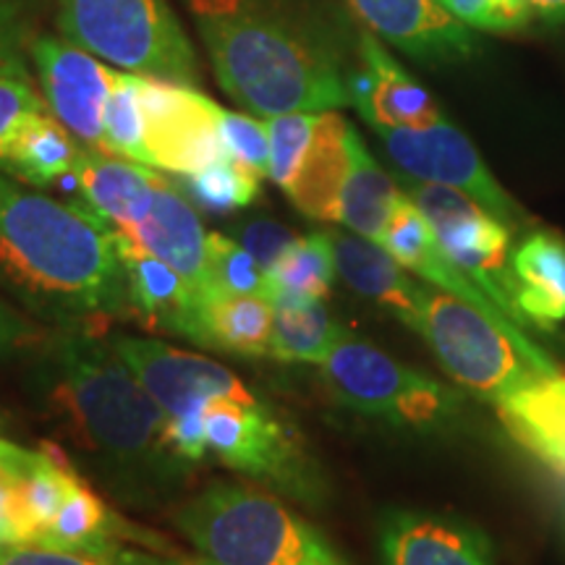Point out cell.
<instances>
[{
	"label": "cell",
	"instance_id": "cell-1",
	"mask_svg": "<svg viewBox=\"0 0 565 565\" xmlns=\"http://www.w3.org/2000/svg\"><path fill=\"white\" fill-rule=\"evenodd\" d=\"M0 280L38 312L89 322L134 315L118 228L0 173Z\"/></svg>",
	"mask_w": 565,
	"mask_h": 565
},
{
	"label": "cell",
	"instance_id": "cell-2",
	"mask_svg": "<svg viewBox=\"0 0 565 565\" xmlns=\"http://www.w3.org/2000/svg\"><path fill=\"white\" fill-rule=\"evenodd\" d=\"M217 82L259 118L351 105L349 84L317 42L254 0H189Z\"/></svg>",
	"mask_w": 565,
	"mask_h": 565
},
{
	"label": "cell",
	"instance_id": "cell-3",
	"mask_svg": "<svg viewBox=\"0 0 565 565\" xmlns=\"http://www.w3.org/2000/svg\"><path fill=\"white\" fill-rule=\"evenodd\" d=\"M55 406L74 440L113 463L166 461L168 416L145 391L121 353L95 335L68 333L55 343Z\"/></svg>",
	"mask_w": 565,
	"mask_h": 565
},
{
	"label": "cell",
	"instance_id": "cell-4",
	"mask_svg": "<svg viewBox=\"0 0 565 565\" xmlns=\"http://www.w3.org/2000/svg\"><path fill=\"white\" fill-rule=\"evenodd\" d=\"M414 333L424 338L458 387L479 395L498 412L563 377L545 349L524 330L494 320L475 303L429 282Z\"/></svg>",
	"mask_w": 565,
	"mask_h": 565
},
{
	"label": "cell",
	"instance_id": "cell-5",
	"mask_svg": "<svg viewBox=\"0 0 565 565\" xmlns=\"http://www.w3.org/2000/svg\"><path fill=\"white\" fill-rule=\"evenodd\" d=\"M173 524L217 565H338L333 547L278 498L249 484H212L173 513Z\"/></svg>",
	"mask_w": 565,
	"mask_h": 565
},
{
	"label": "cell",
	"instance_id": "cell-6",
	"mask_svg": "<svg viewBox=\"0 0 565 565\" xmlns=\"http://www.w3.org/2000/svg\"><path fill=\"white\" fill-rule=\"evenodd\" d=\"M58 30L116 68L196 82V53L166 0H58Z\"/></svg>",
	"mask_w": 565,
	"mask_h": 565
},
{
	"label": "cell",
	"instance_id": "cell-7",
	"mask_svg": "<svg viewBox=\"0 0 565 565\" xmlns=\"http://www.w3.org/2000/svg\"><path fill=\"white\" fill-rule=\"evenodd\" d=\"M330 391L353 412L393 427L435 433L463 412V395L345 333L320 364Z\"/></svg>",
	"mask_w": 565,
	"mask_h": 565
},
{
	"label": "cell",
	"instance_id": "cell-8",
	"mask_svg": "<svg viewBox=\"0 0 565 565\" xmlns=\"http://www.w3.org/2000/svg\"><path fill=\"white\" fill-rule=\"evenodd\" d=\"M404 194L422 210L427 223L433 225L437 244L443 246L445 257L461 270L466 278L477 282L490 296L494 307L508 320L529 330L513 301V228L492 215L469 194L437 183H424L404 175L401 179Z\"/></svg>",
	"mask_w": 565,
	"mask_h": 565
},
{
	"label": "cell",
	"instance_id": "cell-9",
	"mask_svg": "<svg viewBox=\"0 0 565 565\" xmlns=\"http://www.w3.org/2000/svg\"><path fill=\"white\" fill-rule=\"evenodd\" d=\"M207 450L231 469L273 484L301 503H322L324 482L303 443L265 404L212 401L204 408Z\"/></svg>",
	"mask_w": 565,
	"mask_h": 565
},
{
	"label": "cell",
	"instance_id": "cell-10",
	"mask_svg": "<svg viewBox=\"0 0 565 565\" xmlns=\"http://www.w3.org/2000/svg\"><path fill=\"white\" fill-rule=\"evenodd\" d=\"M372 131L408 179L458 189L511 225L513 231L526 225L524 207L500 186L469 137L445 118L424 129L372 126Z\"/></svg>",
	"mask_w": 565,
	"mask_h": 565
},
{
	"label": "cell",
	"instance_id": "cell-11",
	"mask_svg": "<svg viewBox=\"0 0 565 565\" xmlns=\"http://www.w3.org/2000/svg\"><path fill=\"white\" fill-rule=\"evenodd\" d=\"M145 147L152 168L166 173L194 175L228 158L217 113L221 105L194 87L158 76H139Z\"/></svg>",
	"mask_w": 565,
	"mask_h": 565
},
{
	"label": "cell",
	"instance_id": "cell-12",
	"mask_svg": "<svg viewBox=\"0 0 565 565\" xmlns=\"http://www.w3.org/2000/svg\"><path fill=\"white\" fill-rule=\"evenodd\" d=\"M113 349L121 353L124 362L137 374L145 391L158 401L166 416L202 414L212 401H236L244 406L259 404L236 374L200 353L131 335L113 338Z\"/></svg>",
	"mask_w": 565,
	"mask_h": 565
},
{
	"label": "cell",
	"instance_id": "cell-13",
	"mask_svg": "<svg viewBox=\"0 0 565 565\" xmlns=\"http://www.w3.org/2000/svg\"><path fill=\"white\" fill-rule=\"evenodd\" d=\"M32 61L38 66L47 110L89 150H105V105L116 79V68L82 51L66 38L32 40Z\"/></svg>",
	"mask_w": 565,
	"mask_h": 565
},
{
	"label": "cell",
	"instance_id": "cell-14",
	"mask_svg": "<svg viewBox=\"0 0 565 565\" xmlns=\"http://www.w3.org/2000/svg\"><path fill=\"white\" fill-rule=\"evenodd\" d=\"M374 38L424 63L469 58L477 51L471 26L437 0H345Z\"/></svg>",
	"mask_w": 565,
	"mask_h": 565
},
{
	"label": "cell",
	"instance_id": "cell-15",
	"mask_svg": "<svg viewBox=\"0 0 565 565\" xmlns=\"http://www.w3.org/2000/svg\"><path fill=\"white\" fill-rule=\"evenodd\" d=\"M380 565H498L484 532L429 511H391L377 529Z\"/></svg>",
	"mask_w": 565,
	"mask_h": 565
},
{
	"label": "cell",
	"instance_id": "cell-16",
	"mask_svg": "<svg viewBox=\"0 0 565 565\" xmlns=\"http://www.w3.org/2000/svg\"><path fill=\"white\" fill-rule=\"evenodd\" d=\"M362 68L345 76L351 105L362 113L370 126H393V129H424L443 118L429 92L406 74L393 55L383 47V40L372 32L362 34Z\"/></svg>",
	"mask_w": 565,
	"mask_h": 565
},
{
	"label": "cell",
	"instance_id": "cell-17",
	"mask_svg": "<svg viewBox=\"0 0 565 565\" xmlns=\"http://www.w3.org/2000/svg\"><path fill=\"white\" fill-rule=\"evenodd\" d=\"M333 244L335 273L356 294L377 301L408 328H416L427 282L412 275L383 244L359 236L353 231H328Z\"/></svg>",
	"mask_w": 565,
	"mask_h": 565
},
{
	"label": "cell",
	"instance_id": "cell-18",
	"mask_svg": "<svg viewBox=\"0 0 565 565\" xmlns=\"http://www.w3.org/2000/svg\"><path fill=\"white\" fill-rule=\"evenodd\" d=\"M126 236L207 296V233L194 204L173 183L162 179L147 217Z\"/></svg>",
	"mask_w": 565,
	"mask_h": 565
},
{
	"label": "cell",
	"instance_id": "cell-19",
	"mask_svg": "<svg viewBox=\"0 0 565 565\" xmlns=\"http://www.w3.org/2000/svg\"><path fill=\"white\" fill-rule=\"evenodd\" d=\"M118 252H121L126 282H129L134 315L145 320L147 328L171 330L183 338L192 335L204 301L200 288L175 273L171 265L134 244L121 231H118Z\"/></svg>",
	"mask_w": 565,
	"mask_h": 565
},
{
	"label": "cell",
	"instance_id": "cell-20",
	"mask_svg": "<svg viewBox=\"0 0 565 565\" xmlns=\"http://www.w3.org/2000/svg\"><path fill=\"white\" fill-rule=\"evenodd\" d=\"M351 137L353 126L343 116H338L335 110L320 113L315 137L299 168L282 186L301 215L322 223H338L341 192L351 166Z\"/></svg>",
	"mask_w": 565,
	"mask_h": 565
},
{
	"label": "cell",
	"instance_id": "cell-21",
	"mask_svg": "<svg viewBox=\"0 0 565 565\" xmlns=\"http://www.w3.org/2000/svg\"><path fill=\"white\" fill-rule=\"evenodd\" d=\"M513 301L532 330L550 333L565 322V242L534 231L513 246Z\"/></svg>",
	"mask_w": 565,
	"mask_h": 565
},
{
	"label": "cell",
	"instance_id": "cell-22",
	"mask_svg": "<svg viewBox=\"0 0 565 565\" xmlns=\"http://www.w3.org/2000/svg\"><path fill=\"white\" fill-rule=\"evenodd\" d=\"M74 175L89 207L124 233L145 221L162 183L150 166L95 150L82 152Z\"/></svg>",
	"mask_w": 565,
	"mask_h": 565
},
{
	"label": "cell",
	"instance_id": "cell-23",
	"mask_svg": "<svg viewBox=\"0 0 565 565\" xmlns=\"http://www.w3.org/2000/svg\"><path fill=\"white\" fill-rule=\"evenodd\" d=\"M273 317V301L259 296H204L189 341L238 356H265Z\"/></svg>",
	"mask_w": 565,
	"mask_h": 565
},
{
	"label": "cell",
	"instance_id": "cell-24",
	"mask_svg": "<svg viewBox=\"0 0 565 565\" xmlns=\"http://www.w3.org/2000/svg\"><path fill=\"white\" fill-rule=\"evenodd\" d=\"M82 152L74 134L51 110H42L21 126L0 168L30 186L45 189L63 175H74Z\"/></svg>",
	"mask_w": 565,
	"mask_h": 565
},
{
	"label": "cell",
	"instance_id": "cell-25",
	"mask_svg": "<svg viewBox=\"0 0 565 565\" xmlns=\"http://www.w3.org/2000/svg\"><path fill=\"white\" fill-rule=\"evenodd\" d=\"M498 414L513 440L545 466L565 503V401L557 393V380L521 395Z\"/></svg>",
	"mask_w": 565,
	"mask_h": 565
},
{
	"label": "cell",
	"instance_id": "cell-26",
	"mask_svg": "<svg viewBox=\"0 0 565 565\" xmlns=\"http://www.w3.org/2000/svg\"><path fill=\"white\" fill-rule=\"evenodd\" d=\"M270 356L280 362L322 364L341 343L345 330L317 299L280 291L273 301Z\"/></svg>",
	"mask_w": 565,
	"mask_h": 565
},
{
	"label": "cell",
	"instance_id": "cell-27",
	"mask_svg": "<svg viewBox=\"0 0 565 565\" xmlns=\"http://www.w3.org/2000/svg\"><path fill=\"white\" fill-rule=\"evenodd\" d=\"M398 196L401 189L395 186L391 175L377 166V160L372 158L370 150L364 147L362 137L353 129L351 166L341 192L338 223H341L345 231H353L359 233V236L380 242Z\"/></svg>",
	"mask_w": 565,
	"mask_h": 565
},
{
	"label": "cell",
	"instance_id": "cell-28",
	"mask_svg": "<svg viewBox=\"0 0 565 565\" xmlns=\"http://www.w3.org/2000/svg\"><path fill=\"white\" fill-rule=\"evenodd\" d=\"M273 278L286 294L317 301L328 299L333 291V280L338 278L328 231L296 236L294 244L278 259V265L273 267Z\"/></svg>",
	"mask_w": 565,
	"mask_h": 565
},
{
	"label": "cell",
	"instance_id": "cell-29",
	"mask_svg": "<svg viewBox=\"0 0 565 565\" xmlns=\"http://www.w3.org/2000/svg\"><path fill=\"white\" fill-rule=\"evenodd\" d=\"M278 294L273 275L242 244L223 233H207V296H259L275 301Z\"/></svg>",
	"mask_w": 565,
	"mask_h": 565
},
{
	"label": "cell",
	"instance_id": "cell-30",
	"mask_svg": "<svg viewBox=\"0 0 565 565\" xmlns=\"http://www.w3.org/2000/svg\"><path fill=\"white\" fill-rule=\"evenodd\" d=\"M139 76L134 71H116L108 105H105V150L113 158L150 166L145 147V113H141Z\"/></svg>",
	"mask_w": 565,
	"mask_h": 565
},
{
	"label": "cell",
	"instance_id": "cell-31",
	"mask_svg": "<svg viewBox=\"0 0 565 565\" xmlns=\"http://www.w3.org/2000/svg\"><path fill=\"white\" fill-rule=\"evenodd\" d=\"M181 179V192L189 196V202L215 215L249 207L259 194V175L231 158Z\"/></svg>",
	"mask_w": 565,
	"mask_h": 565
},
{
	"label": "cell",
	"instance_id": "cell-32",
	"mask_svg": "<svg viewBox=\"0 0 565 565\" xmlns=\"http://www.w3.org/2000/svg\"><path fill=\"white\" fill-rule=\"evenodd\" d=\"M320 113H286L265 118L270 134V179L282 189L299 168L309 141L315 137Z\"/></svg>",
	"mask_w": 565,
	"mask_h": 565
},
{
	"label": "cell",
	"instance_id": "cell-33",
	"mask_svg": "<svg viewBox=\"0 0 565 565\" xmlns=\"http://www.w3.org/2000/svg\"><path fill=\"white\" fill-rule=\"evenodd\" d=\"M42 110H47V103L32 87V76L24 63L0 68V160L6 158L21 126Z\"/></svg>",
	"mask_w": 565,
	"mask_h": 565
},
{
	"label": "cell",
	"instance_id": "cell-34",
	"mask_svg": "<svg viewBox=\"0 0 565 565\" xmlns=\"http://www.w3.org/2000/svg\"><path fill=\"white\" fill-rule=\"evenodd\" d=\"M217 131H221L225 154L231 160L249 168L259 179H265V175L270 179V134H267L265 121L221 108Z\"/></svg>",
	"mask_w": 565,
	"mask_h": 565
},
{
	"label": "cell",
	"instance_id": "cell-35",
	"mask_svg": "<svg viewBox=\"0 0 565 565\" xmlns=\"http://www.w3.org/2000/svg\"><path fill=\"white\" fill-rule=\"evenodd\" d=\"M294 238L296 236L291 228H286L278 221H270V217H257V221H249L236 228V242L270 275L273 267L278 265V259L294 244Z\"/></svg>",
	"mask_w": 565,
	"mask_h": 565
},
{
	"label": "cell",
	"instance_id": "cell-36",
	"mask_svg": "<svg viewBox=\"0 0 565 565\" xmlns=\"http://www.w3.org/2000/svg\"><path fill=\"white\" fill-rule=\"evenodd\" d=\"M162 443L173 456L186 461H200L207 454V437H204V412L186 416H168L162 429Z\"/></svg>",
	"mask_w": 565,
	"mask_h": 565
},
{
	"label": "cell",
	"instance_id": "cell-37",
	"mask_svg": "<svg viewBox=\"0 0 565 565\" xmlns=\"http://www.w3.org/2000/svg\"><path fill=\"white\" fill-rule=\"evenodd\" d=\"M0 565H110V561L58 547L0 545Z\"/></svg>",
	"mask_w": 565,
	"mask_h": 565
},
{
	"label": "cell",
	"instance_id": "cell-38",
	"mask_svg": "<svg viewBox=\"0 0 565 565\" xmlns=\"http://www.w3.org/2000/svg\"><path fill=\"white\" fill-rule=\"evenodd\" d=\"M24 11L21 0H0V68L24 63Z\"/></svg>",
	"mask_w": 565,
	"mask_h": 565
},
{
	"label": "cell",
	"instance_id": "cell-39",
	"mask_svg": "<svg viewBox=\"0 0 565 565\" xmlns=\"http://www.w3.org/2000/svg\"><path fill=\"white\" fill-rule=\"evenodd\" d=\"M437 3L471 30L500 32L492 0H437Z\"/></svg>",
	"mask_w": 565,
	"mask_h": 565
},
{
	"label": "cell",
	"instance_id": "cell-40",
	"mask_svg": "<svg viewBox=\"0 0 565 565\" xmlns=\"http://www.w3.org/2000/svg\"><path fill=\"white\" fill-rule=\"evenodd\" d=\"M40 450H26L19 445L0 440V487H13L21 482L38 461Z\"/></svg>",
	"mask_w": 565,
	"mask_h": 565
},
{
	"label": "cell",
	"instance_id": "cell-41",
	"mask_svg": "<svg viewBox=\"0 0 565 565\" xmlns=\"http://www.w3.org/2000/svg\"><path fill=\"white\" fill-rule=\"evenodd\" d=\"M110 565H217L207 557H183V555H154L145 550L118 547L110 557Z\"/></svg>",
	"mask_w": 565,
	"mask_h": 565
},
{
	"label": "cell",
	"instance_id": "cell-42",
	"mask_svg": "<svg viewBox=\"0 0 565 565\" xmlns=\"http://www.w3.org/2000/svg\"><path fill=\"white\" fill-rule=\"evenodd\" d=\"M494 17H498V30L500 32H513L529 24V19L534 17L529 0H492Z\"/></svg>",
	"mask_w": 565,
	"mask_h": 565
},
{
	"label": "cell",
	"instance_id": "cell-43",
	"mask_svg": "<svg viewBox=\"0 0 565 565\" xmlns=\"http://www.w3.org/2000/svg\"><path fill=\"white\" fill-rule=\"evenodd\" d=\"M534 17L545 19L547 24H563L565 21V0H529Z\"/></svg>",
	"mask_w": 565,
	"mask_h": 565
},
{
	"label": "cell",
	"instance_id": "cell-44",
	"mask_svg": "<svg viewBox=\"0 0 565 565\" xmlns=\"http://www.w3.org/2000/svg\"><path fill=\"white\" fill-rule=\"evenodd\" d=\"M13 341V324L9 317L0 312V345L3 343H11Z\"/></svg>",
	"mask_w": 565,
	"mask_h": 565
},
{
	"label": "cell",
	"instance_id": "cell-45",
	"mask_svg": "<svg viewBox=\"0 0 565 565\" xmlns=\"http://www.w3.org/2000/svg\"><path fill=\"white\" fill-rule=\"evenodd\" d=\"M0 545H17V536H13L11 526L0 521Z\"/></svg>",
	"mask_w": 565,
	"mask_h": 565
},
{
	"label": "cell",
	"instance_id": "cell-46",
	"mask_svg": "<svg viewBox=\"0 0 565 565\" xmlns=\"http://www.w3.org/2000/svg\"><path fill=\"white\" fill-rule=\"evenodd\" d=\"M557 393H561V395H563V401H565V377L557 380Z\"/></svg>",
	"mask_w": 565,
	"mask_h": 565
},
{
	"label": "cell",
	"instance_id": "cell-47",
	"mask_svg": "<svg viewBox=\"0 0 565 565\" xmlns=\"http://www.w3.org/2000/svg\"><path fill=\"white\" fill-rule=\"evenodd\" d=\"M338 565H343V563H338Z\"/></svg>",
	"mask_w": 565,
	"mask_h": 565
}]
</instances>
